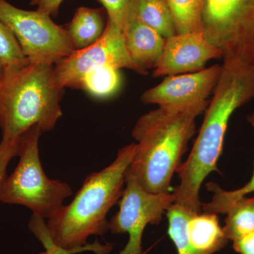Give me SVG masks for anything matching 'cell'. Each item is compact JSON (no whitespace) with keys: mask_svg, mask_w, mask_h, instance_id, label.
<instances>
[{"mask_svg":"<svg viewBox=\"0 0 254 254\" xmlns=\"http://www.w3.org/2000/svg\"><path fill=\"white\" fill-rule=\"evenodd\" d=\"M222 227L228 241L238 240L254 232V197H242L227 210Z\"/></svg>","mask_w":254,"mask_h":254,"instance_id":"cell-16","label":"cell"},{"mask_svg":"<svg viewBox=\"0 0 254 254\" xmlns=\"http://www.w3.org/2000/svg\"><path fill=\"white\" fill-rule=\"evenodd\" d=\"M135 145L120 148L109 166L88 175L72 201L48 219L47 228L55 245L67 250L81 248L88 245V237L109 231L107 216L123 195Z\"/></svg>","mask_w":254,"mask_h":254,"instance_id":"cell-3","label":"cell"},{"mask_svg":"<svg viewBox=\"0 0 254 254\" xmlns=\"http://www.w3.org/2000/svg\"><path fill=\"white\" fill-rule=\"evenodd\" d=\"M108 15V20L123 32L128 18L134 11L137 0H98Z\"/></svg>","mask_w":254,"mask_h":254,"instance_id":"cell-23","label":"cell"},{"mask_svg":"<svg viewBox=\"0 0 254 254\" xmlns=\"http://www.w3.org/2000/svg\"><path fill=\"white\" fill-rule=\"evenodd\" d=\"M110 66L128 68L141 75L148 71L137 64L128 54L123 32L107 20L104 33L94 44L76 50L54 66L55 78L60 88H78L82 78L95 68Z\"/></svg>","mask_w":254,"mask_h":254,"instance_id":"cell-8","label":"cell"},{"mask_svg":"<svg viewBox=\"0 0 254 254\" xmlns=\"http://www.w3.org/2000/svg\"><path fill=\"white\" fill-rule=\"evenodd\" d=\"M54 64L30 63L4 78L0 88V128L2 139L16 141L32 127L55 128L63 116L64 90L57 83Z\"/></svg>","mask_w":254,"mask_h":254,"instance_id":"cell-4","label":"cell"},{"mask_svg":"<svg viewBox=\"0 0 254 254\" xmlns=\"http://www.w3.org/2000/svg\"><path fill=\"white\" fill-rule=\"evenodd\" d=\"M133 14L165 39L177 34L173 16L164 0H137Z\"/></svg>","mask_w":254,"mask_h":254,"instance_id":"cell-15","label":"cell"},{"mask_svg":"<svg viewBox=\"0 0 254 254\" xmlns=\"http://www.w3.org/2000/svg\"><path fill=\"white\" fill-rule=\"evenodd\" d=\"M64 0H31L32 6H36V9L50 16H56L58 14L60 6Z\"/></svg>","mask_w":254,"mask_h":254,"instance_id":"cell-25","label":"cell"},{"mask_svg":"<svg viewBox=\"0 0 254 254\" xmlns=\"http://www.w3.org/2000/svg\"><path fill=\"white\" fill-rule=\"evenodd\" d=\"M0 19L12 32L30 63L55 65L76 50L66 28L38 10L19 9L0 0Z\"/></svg>","mask_w":254,"mask_h":254,"instance_id":"cell-7","label":"cell"},{"mask_svg":"<svg viewBox=\"0 0 254 254\" xmlns=\"http://www.w3.org/2000/svg\"><path fill=\"white\" fill-rule=\"evenodd\" d=\"M187 230L190 245L197 254H213L228 242L216 214H193L189 220Z\"/></svg>","mask_w":254,"mask_h":254,"instance_id":"cell-13","label":"cell"},{"mask_svg":"<svg viewBox=\"0 0 254 254\" xmlns=\"http://www.w3.org/2000/svg\"><path fill=\"white\" fill-rule=\"evenodd\" d=\"M0 63L4 69L5 78L27 66L29 60L23 54L12 32L0 19Z\"/></svg>","mask_w":254,"mask_h":254,"instance_id":"cell-20","label":"cell"},{"mask_svg":"<svg viewBox=\"0 0 254 254\" xmlns=\"http://www.w3.org/2000/svg\"><path fill=\"white\" fill-rule=\"evenodd\" d=\"M107 23L102 9L78 8L71 22L65 27L76 50L94 44L104 33Z\"/></svg>","mask_w":254,"mask_h":254,"instance_id":"cell-14","label":"cell"},{"mask_svg":"<svg viewBox=\"0 0 254 254\" xmlns=\"http://www.w3.org/2000/svg\"><path fill=\"white\" fill-rule=\"evenodd\" d=\"M125 185L119 202L120 210L110 221V231L128 235L126 247L120 254H143L142 237L145 227L160 223L176 198L174 193H148L131 177H125Z\"/></svg>","mask_w":254,"mask_h":254,"instance_id":"cell-9","label":"cell"},{"mask_svg":"<svg viewBox=\"0 0 254 254\" xmlns=\"http://www.w3.org/2000/svg\"><path fill=\"white\" fill-rule=\"evenodd\" d=\"M119 70L110 66L95 68L82 78L78 88L95 98H108L118 91L121 84Z\"/></svg>","mask_w":254,"mask_h":254,"instance_id":"cell-18","label":"cell"},{"mask_svg":"<svg viewBox=\"0 0 254 254\" xmlns=\"http://www.w3.org/2000/svg\"><path fill=\"white\" fill-rule=\"evenodd\" d=\"M38 254H47L46 252H41V253Z\"/></svg>","mask_w":254,"mask_h":254,"instance_id":"cell-28","label":"cell"},{"mask_svg":"<svg viewBox=\"0 0 254 254\" xmlns=\"http://www.w3.org/2000/svg\"><path fill=\"white\" fill-rule=\"evenodd\" d=\"M233 248L240 254H254V232L233 241Z\"/></svg>","mask_w":254,"mask_h":254,"instance_id":"cell-26","label":"cell"},{"mask_svg":"<svg viewBox=\"0 0 254 254\" xmlns=\"http://www.w3.org/2000/svg\"><path fill=\"white\" fill-rule=\"evenodd\" d=\"M5 77L4 69L3 67L2 64L0 63V88L2 86L3 83H4Z\"/></svg>","mask_w":254,"mask_h":254,"instance_id":"cell-27","label":"cell"},{"mask_svg":"<svg viewBox=\"0 0 254 254\" xmlns=\"http://www.w3.org/2000/svg\"><path fill=\"white\" fill-rule=\"evenodd\" d=\"M222 65L215 64L195 72L168 76L158 86L142 94L145 104L180 106L208 100L216 86Z\"/></svg>","mask_w":254,"mask_h":254,"instance_id":"cell-10","label":"cell"},{"mask_svg":"<svg viewBox=\"0 0 254 254\" xmlns=\"http://www.w3.org/2000/svg\"><path fill=\"white\" fill-rule=\"evenodd\" d=\"M123 35L132 60L147 71L154 68L163 53L165 38L142 23L134 14L128 18Z\"/></svg>","mask_w":254,"mask_h":254,"instance_id":"cell-12","label":"cell"},{"mask_svg":"<svg viewBox=\"0 0 254 254\" xmlns=\"http://www.w3.org/2000/svg\"><path fill=\"white\" fill-rule=\"evenodd\" d=\"M247 121L254 128V114L247 117ZM206 188L213 192V196L211 201L202 204L201 208L203 213H213L216 215L220 213L225 214L228 208L235 201L254 192V170L250 182L238 190H225L214 182L207 184Z\"/></svg>","mask_w":254,"mask_h":254,"instance_id":"cell-19","label":"cell"},{"mask_svg":"<svg viewBox=\"0 0 254 254\" xmlns=\"http://www.w3.org/2000/svg\"><path fill=\"white\" fill-rule=\"evenodd\" d=\"M222 58V54L202 33L175 34L166 38L163 53L153 76L183 74L200 71L209 60Z\"/></svg>","mask_w":254,"mask_h":254,"instance_id":"cell-11","label":"cell"},{"mask_svg":"<svg viewBox=\"0 0 254 254\" xmlns=\"http://www.w3.org/2000/svg\"><path fill=\"white\" fill-rule=\"evenodd\" d=\"M44 220V218L33 214L28 222V228L41 242L47 254H75L86 251H91L96 254H108L113 250V247L111 245H102L98 241L74 250H67L61 248L55 245L50 237Z\"/></svg>","mask_w":254,"mask_h":254,"instance_id":"cell-21","label":"cell"},{"mask_svg":"<svg viewBox=\"0 0 254 254\" xmlns=\"http://www.w3.org/2000/svg\"><path fill=\"white\" fill-rule=\"evenodd\" d=\"M254 98V64L225 62L213 96L191 151L177 170L180 183L174 190L175 203L190 213H202V183L217 171L227 126L235 110Z\"/></svg>","mask_w":254,"mask_h":254,"instance_id":"cell-1","label":"cell"},{"mask_svg":"<svg viewBox=\"0 0 254 254\" xmlns=\"http://www.w3.org/2000/svg\"><path fill=\"white\" fill-rule=\"evenodd\" d=\"M208 100L180 106H159L142 115L132 130L137 141L126 173L150 193H168L174 174L182 165L195 119L205 111Z\"/></svg>","mask_w":254,"mask_h":254,"instance_id":"cell-2","label":"cell"},{"mask_svg":"<svg viewBox=\"0 0 254 254\" xmlns=\"http://www.w3.org/2000/svg\"><path fill=\"white\" fill-rule=\"evenodd\" d=\"M43 133L36 125L20 138L19 161L3 184L0 202L23 205L34 215L48 220L71 196L72 190L66 182L51 180L45 173L38 147Z\"/></svg>","mask_w":254,"mask_h":254,"instance_id":"cell-5","label":"cell"},{"mask_svg":"<svg viewBox=\"0 0 254 254\" xmlns=\"http://www.w3.org/2000/svg\"><path fill=\"white\" fill-rule=\"evenodd\" d=\"M173 16L177 34L202 33L203 0H164Z\"/></svg>","mask_w":254,"mask_h":254,"instance_id":"cell-17","label":"cell"},{"mask_svg":"<svg viewBox=\"0 0 254 254\" xmlns=\"http://www.w3.org/2000/svg\"><path fill=\"white\" fill-rule=\"evenodd\" d=\"M20 139L16 141L1 139L0 142V193L6 180L8 165L14 157L18 156Z\"/></svg>","mask_w":254,"mask_h":254,"instance_id":"cell-24","label":"cell"},{"mask_svg":"<svg viewBox=\"0 0 254 254\" xmlns=\"http://www.w3.org/2000/svg\"><path fill=\"white\" fill-rule=\"evenodd\" d=\"M168 235L176 247L177 254H197L189 240L187 224L193 213L177 203H173L166 212Z\"/></svg>","mask_w":254,"mask_h":254,"instance_id":"cell-22","label":"cell"},{"mask_svg":"<svg viewBox=\"0 0 254 254\" xmlns=\"http://www.w3.org/2000/svg\"></svg>","mask_w":254,"mask_h":254,"instance_id":"cell-29","label":"cell"},{"mask_svg":"<svg viewBox=\"0 0 254 254\" xmlns=\"http://www.w3.org/2000/svg\"><path fill=\"white\" fill-rule=\"evenodd\" d=\"M201 28L223 62L254 64V0H203Z\"/></svg>","mask_w":254,"mask_h":254,"instance_id":"cell-6","label":"cell"}]
</instances>
